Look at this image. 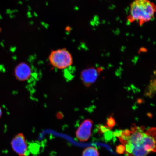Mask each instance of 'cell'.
<instances>
[{"label": "cell", "instance_id": "cell-4", "mask_svg": "<svg viewBox=\"0 0 156 156\" xmlns=\"http://www.w3.org/2000/svg\"><path fill=\"white\" fill-rule=\"evenodd\" d=\"M12 147L19 156H27L28 154V145L24 134L19 133L12 140Z\"/></svg>", "mask_w": 156, "mask_h": 156}, {"label": "cell", "instance_id": "cell-11", "mask_svg": "<svg viewBox=\"0 0 156 156\" xmlns=\"http://www.w3.org/2000/svg\"><path fill=\"white\" fill-rule=\"evenodd\" d=\"M116 151L117 153L119 154H123L125 151V147L122 145L117 146L116 148Z\"/></svg>", "mask_w": 156, "mask_h": 156}, {"label": "cell", "instance_id": "cell-5", "mask_svg": "<svg viewBox=\"0 0 156 156\" xmlns=\"http://www.w3.org/2000/svg\"><path fill=\"white\" fill-rule=\"evenodd\" d=\"M102 69L101 68L91 67L83 70L81 73V78L84 85L89 87L97 80Z\"/></svg>", "mask_w": 156, "mask_h": 156}, {"label": "cell", "instance_id": "cell-1", "mask_svg": "<svg viewBox=\"0 0 156 156\" xmlns=\"http://www.w3.org/2000/svg\"><path fill=\"white\" fill-rule=\"evenodd\" d=\"M145 128L132 125L130 130L115 132V135L125 147L126 156H146L156 151V128L145 131Z\"/></svg>", "mask_w": 156, "mask_h": 156}, {"label": "cell", "instance_id": "cell-6", "mask_svg": "<svg viewBox=\"0 0 156 156\" xmlns=\"http://www.w3.org/2000/svg\"><path fill=\"white\" fill-rule=\"evenodd\" d=\"M93 122L87 119L81 123L79 126L75 134L76 137L80 142L87 141L90 137Z\"/></svg>", "mask_w": 156, "mask_h": 156}, {"label": "cell", "instance_id": "cell-8", "mask_svg": "<svg viewBox=\"0 0 156 156\" xmlns=\"http://www.w3.org/2000/svg\"><path fill=\"white\" fill-rule=\"evenodd\" d=\"M82 156H99V153L96 148L88 147L84 150Z\"/></svg>", "mask_w": 156, "mask_h": 156}, {"label": "cell", "instance_id": "cell-9", "mask_svg": "<svg viewBox=\"0 0 156 156\" xmlns=\"http://www.w3.org/2000/svg\"><path fill=\"white\" fill-rule=\"evenodd\" d=\"M155 85V79L154 80V81H153V82L151 83L149 87V89L147 90L146 94L148 96L152 95V94H153L154 91H155V90H154V87L155 88V87H154V86Z\"/></svg>", "mask_w": 156, "mask_h": 156}, {"label": "cell", "instance_id": "cell-2", "mask_svg": "<svg viewBox=\"0 0 156 156\" xmlns=\"http://www.w3.org/2000/svg\"><path fill=\"white\" fill-rule=\"evenodd\" d=\"M155 12L156 6L149 0H134L130 4L127 20L141 26L153 19Z\"/></svg>", "mask_w": 156, "mask_h": 156}, {"label": "cell", "instance_id": "cell-12", "mask_svg": "<svg viewBox=\"0 0 156 156\" xmlns=\"http://www.w3.org/2000/svg\"><path fill=\"white\" fill-rule=\"evenodd\" d=\"M111 129L107 126H101L100 127H99V131L101 133H102L107 132Z\"/></svg>", "mask_w": 156, "mask_h": 156}, {"label": "cell", "instance_id": "cell-3", "mask_svg": "<svg viewBox=\"0 0 156 156\" xmlns=\"http://www.w3.org/2000/svg\"><path fill=\"white\" fill-rule=\"evenodd\" d=\"M48 60L52 66L60 70L66 69L73 63V56L66 48L52 51L49 55Z\"/></svg>", "mask_w": 156, "mask_h": 156}, {"label": "cell", "instance_id": "cell-7", "mask_svg": "<svg viewBox=\"0 0 156 156\" xmlns=\"http://www.w3.org/2000/svg\"><path fill=\"white\" fill-rule=\"evenodd\" d=\"M15 77L17 80L24 82L28 80L32 75V69L28 63L23 62L17 64L14 69Z\"/></svg>", "mask_w": 156, "mask_h": 156}, {"label": "cell", "instance_id": "cell-13", "mask_svg": "<svg viewBox=\"0 0 156 156\" xmlns=\"http://www.w3.org/2000/svg\"><path fill=\"white\" fill-rule=\"evenodd\" d=\"M2 110L1 107H0V118H1L2 116Z\"/></svg>", "mask_w": 156, "mask_h": 156}, {"label": "cell", "instance_id": "cell-10", "mask_svg": "<svg viewBox=\"0 0 156 156\" xmlns=\"http://www.w3.org/2000/svg\"><path fill=\"white\" fill-rule=\"evenodd\" d=\"M107 126L110 128V129H112L113 127L115 124V122L114 119L112 118V117H110L107 120Z\"/></svg>", "mask_w": 156, "mask_h": 156}]
</instances>
